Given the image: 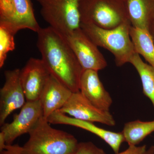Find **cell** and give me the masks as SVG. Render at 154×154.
Segmentation results:
<instances>
[{
  "label": "cell",
  "instance_id": "cell-18",
  "mask_svg": "<svg viewBox=\"0 0 154 154\" xmlns=\"http://www.w3.org/2000/svg\"><path fill=\"white\" fill-rule=\"evenodd\" d=\"M154 131V120H135L125 124L122 133L125 141L129 146H137Z\"/></svg>",
  "mask_w": 154,
  "mask_h": 154
},
{
  "label": "cell",
  "instance_id": "cell-23",
  "mask_svg": "<svg viewBox=\"0 0 154 154\" xmlns=\"http://www.w3.org/2000/svg\"><path fill=\"white\" fill-rule=\"evenodd\" d=\"M5 136L2 132H0V152L5 149L7 146Z\"/></svg>",
  "mask_w": 154,
  "mask_h": 154
},
{
  "label": "cell",
  "instance_id": "cell-6",
  "mask_svg": "<svg viewBox=\"0 0 154 154\" xmlns=\"http://www.w3.org/2000/svg\"><path fill=\"white\" fill-rule=\"evenodd\" d=\"M0 22L17 30L29 29L37 33V22L31 0H0Z\"/></svg>",
  "mask_w": 154,
  "mask_h": 154
},
{
  "label": "cell",
  "instance_id": "cell-16",
  "mask_svg": "<svg viewBox=\"0 0 154 154\" xmlns=\"http://www.w3.org/2000/svg\"><path fill=\"white\" fill-rule=\"evenodd\" d=\"M130 35L135 52L143 57L154 67V42L148 30L131 26Z\"/></svg>",
  "mask_w": 154,
  "mask_h": 154
},
{
  "label": "cell",
  "instance_id": "cell-22",
  "mask_svg": "<svg viewBox=\"0 0 154 154\" xmlns=\"http://www.w3.org/2000/svg\"><path fill=\"white\" fill-rule=\"evenodd\" d=\"M0 154H22V147L18 144L8 145L5 149L0 152Z\"/></svg>",
  "mask_w": 154,
  "mask_h": 154
},
{
  "label": "cell",
  "instance_id": "cell-13",
  "mask_svg": "<svg viewBox=\"0 0 154 154\" xmlns=\"http://www.w3.org/2000/svg\"><path fill=\"white\" fill-rule=\"evenodd\" d=\"M80 91L95 107L100 110L109 111L113 101L100 81L98 71L84 70L80 79Z\"/></svg>",
  "mask_w": 154,
  "mask_h": 154
},
{
  "label": "cell",
  "instance_id": "cell-19",
  "mask_svg": "<svg viewBox=\"0 0 154 154\" xmlns=\"http://www.w3.org/2000/svg\"><path fill=\"white\" fill-rule=\"evenodd\" d=\"M17 32L9 25L0 22V68L5 64L8 53L15 49L14 36Z\"/></svg>",
  "mask_w": 154,
  "mask_h": 154
},
{
  "label": "cell",
  "instance_id": "cell-24",
  "mask_svg": "<svg viewBox=\"0 0 154 154\" xmlns=\"http://www.w3.org/2000/svg\"><path fill=\"white\" fill-rule=\"evenodd\" d=\"M149 32L151 35L153 40L154 42V22L150 27L149 30Z\"/></svg>",
  "mask_w": 154,
  "mask_h": 154
},
{
  "label": "cell",
  "instance_id": "cell-7",
  "mask_svg": "<svg viewBox=\"0 0 154 154\" xmlns=\"http://www.w3.org/2000/svg\"><path fill=\"white\" fill-rule=\"evenodd\" d=\"M84 70L99 71L107 66V61L97 46L81 28L63 36Z\"/></svg>",
  "mask_w": 154,
  "mask_h": 154
},
{
  "label": "cell",
  "instance_id": "cell-15",
  "mask_svg": "<svg viewBox=\"0 0 154 154\" xmlns=\"http://www.w3.org/2000/svg\"><path fill=\"white\" fill-rule=\"evenodd\" d=\"M131 26L149 31L154 22V0H124Z\"/></svg>",
  "mask_w": 154,
  "mask_h": 154
},
{
  "label": "cell",
  "instance_id": "cell-14",
  "mask_svg": "<svg viewBox=\"0 0 154 154\" xmlns=\"http://www.w3.org/2000/svg\"><path fill=\"white\" fill-rule=\"evenodd\" d=\"M73 92L51 76L39 98L43 117L47 119L52 113L60 109L71 96Z\"/></svg>",
  "mask_w": 154,
  "mask_h": 154
},
{
  "label": "cell",
  "instance_id": "cell-3",
  "mask_svg": "<svg viewBox=\"0 0 154 154\" xmlns=\"http://www.w3.org/2000/svg\"><path fill=\"white\" fill-rule=\"evenodd\" d=\"M131 26L129 20L110 29L100 28L93 24H81V28L97 46L107 50L113 54L118 66L129 63L136 53L130 35Z\"/></svg>",
  "mask_w": 154,
  "mask_h": 154
},
{
  "label": "cell",
  "instance_id": "cell-25",
  "mask_svg": "<svg viewBox=\"0 0 154 154\" xmlns=\"http://www.w3.org/2000/svg\"><path fill=\"white\" fill-rule=\"evenodd\" d=\"M144 154H154V146H151L149 148L146 150Z\"/></svg>",
  "mask_w": 154,
  "mask_h": 154
},
{
  "label": "cell",
  "instance_id": "cell-2",
  "mask_svg": "<svg viewBox=\"0 0 154 154\" xmlns=\"http://www.w3.org/2000/svg\"><path fill=\"white\" fill-rule=\"evenodd\" d=\"M28 134L22 154H74L79 143L73 135L53 128L44 117Z\"/></svg>",
  "mask_w": 154,
  "mask_h": 154
},
{
  "label": "cell",
  "instance_id": "cell-11",
  "mask_svg": "<svg viewBox=\"0 0 154 154\" xmlns=\"http://www.w3.org/2000/svg\"><path fill=\"white\" fill-rule=\"evenodd\" d=\"M51 76L41 59H29L20 72V81L27 102L39 100Z\"/></svg>",
  "mask_w": 154,
  "mask_h": 154
},
{
  "label": "cell",
  "instance_id": "cell-5",
  "mask_svg": "<svg viewBox=\"0 0 154 154\" xmlns=\"http://www.w3.org/2000/svg\"><path fill=\"white\" fill-rule=\"evenodd\" d=\"M49 26L63 36L81 28V0H36Z\"/></svg>",
  "mask_w": 154,
  "mask_h": 154
},
{
  "label": "cell",
  "instance_id": "cell-8",
  "mask_svg": "<svg viewBox=\"0 0 154 154\" xmlns=\"http://www.w3.org/2000/svg\"><path fill=\"white\" fill-rule=\"evenodd\" d=\"M42 117L43 110L39 100L26 101L19 114L14 116L12 122L1 126V132L4 135L7 145H12L20 136L29 133Z\"/></svg>",
  "mask_w": 154,
  "mask_h": 154
},
{
  "label": "cell",
  "instance_id": "cell-21",
  "mask_svg": "<svg viewBox=\"0 0 154 154\" xmlns=\"http://www.w3.org/2000/svg\"><path fill=\"white\" fill-rule=\"evenodd\" d=\"M146 146H129L128 148L124 151L117 154H144L146 151Z\"/></svg>",
  "mask_w": 154,
  "mask_h": 154
},
{
  "label": "cell",
  "instance_id": "cell-20",
  "mask_svg": "<svg viewBox=\"0 0 154 154\" xmlns=\"http://www.w3.org/2000/svg\"><path fill=\"white\" fill-rule=\"evenodd\" d=\"M74 154H107L91 142L79 143Z\"/></svg>",
  "mask_w": 154,
  "mask_h": 154
},
{
  "label": "cell",
  "instance_id": "cell-4",
  "mask_svg": "<svg viewBox=\"0 0 154 154\" xmlns=\"http://www.w3.org/2000/svg\"><path fill=\"white\" fill-rule=\"evenodd\" d=\"M81 23L106 29L116 28L129 21L124 0H81Z\"/></svg>",
  "mask_w": 154,
  "mask_h": 154
},
{
  "label": "cell",
  "instance_id": "cell-10",
  "mask_svg": "<svg viewBox=\"0 0 154 154\" xmlns=\"http://www.w3.org/2000/svg\"><path fill=\"white\" fill-rule=\"evenodd\" d=\"M57 111L83 121L99 122L110 126L116 125L113 116L109 111L95 107L80 91L73 93L66 103Z\"/></svg>",
  "mask_w": 154,
  "mask_h": 154
},
{
  "label": "cell",
  "instance_id": "cell-1",
  "mask_svg": "<svg viewBox=\"0 0 154 154\" xmlns=\"http://www.w3.org/2000/svg\"><path fill=\"white\" fill-rule=\"evenodd\" d=\"M37 33L36 45L50 74L73 93L80 91L84 69L65 38L50 26Z\"/></svg>",
  "mask_w": 154,
  "mask_h": 154
},
{
  "label": "cell",
  "instance_id": "cell-9",
  "mask_svg": "<svg viewBox=\"0 0 154 154\" xmlns=\"http://www.w3.org/2000/svg\"><path fill=\"white\" fill-rule=\"evenodd\" d=\"M20 69L8 70L4 72L5 82L0 90V125L14 110L22 108L26 100L20 78Z\"/></svg>",
  "mask_w": 154,
  "mask_h": 154
},
{
  "label": "cell",
  "instance_id": "cell-12",
  "mask_svg": "<svg viewBox=\"0 0 154 154\" xmlns=\"http://www.w3.org/2000/svg\"><path fill=\"white\" fill-rule=\"evenodd\" d=\"M50 124H63L79 128L92 133L101 138L110 146L115 154L119 153L122 143L125 141L122 132H115L101 128L94 122L83 121L56 111L52 113L47 119Z\"/></svg>",
  "mask_w": 154,
  "mask_h": 154
},
{
  "label": "cell",
  "instance_id": "cell-17",
  "mask_svg": "<svg viewBox=\"0 0 154 154\" xmlns=\"http://www.w3.org/2000/svg\"><path fill=\"white\" fill-rule=\"evenodd\" d=\"M129 63L137 71L141 81L143 94L151 101L154 108V67L144 62L136 53L131 58Z\"/></svg>",
  "mask_w": 154,
  "mask_h": 154
}]
</instances>
